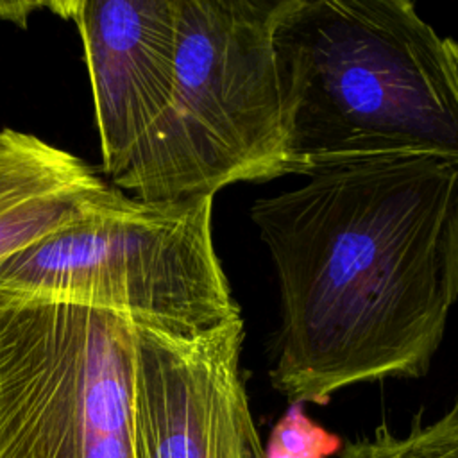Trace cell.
Instances as JSON below:
<instances>
[{"label":"cell","mask_w":458,"mask_h":458,"mask_svg":"<svg viewBox=\"0 0 458 458\" xmlns=\"http://www.w3.org/2000/svg\"><path fill=\"white\" fill-rule=\"evenodd\" d=\"M456 202L458 165L401 157L320 170L252 204L279 281L270 383L290 404L429 370L458 302Z\"/></svg>","instance_id":"6da1fadb"},{"label":"cell","mask_w":458,"mask_h":458,"mask_svg":"<svg viewBox=\"0 0 458 458\" xmlns=\"http://www.w3.org/2000/svg\"><path fill=\"white\" fill-rule=\"evenodd\" d=\"M292 174L458 165V43L406 0H284L274 27Z\"/></svg>","instance_id":"7a4b0ae2"},{"label":"cell","mask_w":458,"mask_h":458,"mask_svg":"<svg viewBox=\"0 0 458 458\" xmlns=\"http://www.w3.org/2000/svg\"><path fill=\"white\" fill-rule=\"evenodd\" d=\"M175 5L168 106L114 186L140 200H181L292 174L274 54L284 0Z\"/></svg>","instance_id":"3957f363"},{"label":"cell","mask_w":458,"mask_h":458,"mask_svg":"<svg viewBox=\"0 0 458 458\" xmlns=\"http://www.w3.org/2000/svg\"><path fill=\"white\" fill-rule=\"evenodd\" d=\"M213 197L140 200L107 186L75 220L0 261V292L106 310L195 336L242 318L213 245Z\"/></svg>","instance_id":"277c9868"},{"label":"cell","mask_w":458,"mask_h":458,"mask_svg":"<svg viewBox=\"0 0 458 458\" xmlns=\"http://www.w3.org/2000/svg\"><path fill=\"white\" fill-rule=\"evenodd\" d=\"M0 458H136L131 320L0 292Z\"/></svg>","instance_id":"5b68a950"},{"label":"cell","mask_w":458,"mask_h":458,"mask_svg":"<svg viewBox=\"0 0 458 458\" xmlns=\"http://www.w3.org/2000/svg\"><path fill=\"white\" fill-rule=\"evenodd\" d=\"M242 344V318L195 336L134 326L136 458H267Z\"/></svg>","instance_id":"8992f818"},{"label":"cell","mask_w":458,"mask_h":458,"mask_svg":"<svg viewBox=\"0 0 458 458\" xmlns=\"http://www.w3.org/2000/svg\"><path fill=\"white\" fill-rule=\"evenodd\" d=\"M81 36L100 138L102 170L114 181L168 106L174 88L175 0L50 4Z\"/></svg>","instance_id":"52a82bcc"},{"label":"cell","mask_w":458,"mask_h":458,"mask_svg":"<svg viewBox=\"0 0 458 458\" xmlns=\"http://www.w3.org/2000/svg\"><path fill=\"white\" fill-rule=\"evenodd\" d=\"M107 186L77 156L0 129V261L75 220Z\"/></svg>","instance_id":"ba28073f"},{"label":"cell","mask_w":458,"mask_h":458,"mask_svg":"<svg viewBox=\"0 0 458 458\" xmlns=\"http://www.w3.org/2000/svg\"><path fill=\"white\" fill-rule=\"evenodd\" d=\"M338 458H458V397L437 420L424 422L419 410L403 435L381 424L370 437L347 442Z\"/></svg>","instance_id":"9c48e42d"},{"label":"cell","mask_w":458,"mask_h":458,"mask_svg":"<svg viewBox=\"0 0 458 458\" xmlns=\"http://www.w3.org/2000/svg\"><path fill=\"white\" fill-rule=\"evenodd\" d=\"M38 7H48V4H38V2H0V20H9L14 23L25 25L27 16L32 9Z\"/></svg>","instance_id":"30bf717a"},{"label":"cell","mask_w":458,"mask_h":458,"mask_svg":"<svg viewBox=\"0 0 458 458\" xmlns=\"http://www.w3.org/2000/svg\"><path fill=\"white\" fill-rule=\"evenodd\" d=\"M451 263H453L454 288H456V295H458V202H456L453 225H451Z\"/></svg>","instance_id":"8fae6325"}]
</instances>
